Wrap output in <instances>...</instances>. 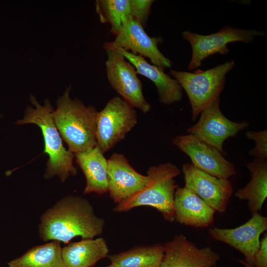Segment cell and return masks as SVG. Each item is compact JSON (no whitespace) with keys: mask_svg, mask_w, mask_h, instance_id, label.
Wrapping results in <instances>:
<instances>
[{"mask_svg":"<svg viewBox=\"0 0 267 267\" xmlns=\"http://www.w3.org/2000/svg\"><path fill=\"white\" fill-rule=\"evenodd\" d=\"M108 253L107 244L102 237L83 239L62 248L66 267H90L106 257Z\"/></svg>","mask_w":267,"mask_h":267,"instance_id":"obj_20","label":"cell"},{"mask_svg":"<svg viewBox=\"0 0 267 267\" xmlns=\"http://www.w3.org/2000/svg\"><path fill=\"white\" fill-rule=\"evenodd\" d=\"M192 47V56L188 64L189 70L201 66L203 61L213 54L225 55L229 52L228 44L234 42L251 43L256 36H265V33L256 30L237 29L224 26L218 32L203 35L189 31L181 34Z\"/></svg>","mask_w":267,"mask_h":267,"instance_id":"obj_7","label":"cell"},{"mask_svg":"<svg viewBox=\"0 0 267 267\" xmlns=\"http://www.w3.org/2000/svg\"><path fill=\"white\" fill-rule=\"evenodd\" d=\"M214 267H216V266H215Z\"/></svg>","mask_w":267,"mask_h":267,"instance_id":"obj_29","label":"cell"},{"mask_svg":"<svg viewBox=\"0 0 267 267\" xmlns=\"http://www.w3.org/2000/svg\"><path fill=\"white\" fill-rule=\"evenodd\" d=\"M253 264L257 267H267V235L260 241V246L255 253Z\"/></svg>","mask_w":267,"mask_h":267,"instance_id":"obj_25","label":"cell"},{"mask_svg":"<svg viewBox=\"0 0 267 267\" xmlns=\"http://www.w3.org/2000/svg\"><path fill=\"white\" fill-rule=\"evenodd\" d=\"M29 98L35 107L27 106L23 118L16 124H34L39 127L44 140V153L48 156L44 178L48 179L57 176L61 182H64L70 176L77 173L73 163L74 153L67 150L63 144L52 118L54 108L49 99H45L44 104L41 105L33 95L30 94Z\"/></svg>","mask_w":267,"mask_h":267,"instance_id":"obj_2","label":"cell"},{"mask_svg":"<svg viewBox=\"0 0 267 267\" xmlns=\"http://www.w3.org/2000/svg\"><path fill=\"white\" fill-rule=\"evenodd\" d=\"M175 221L197 228L207 227L214 221L215 211L185 187H178L175 194Z\"/></svg>","mask_w":267,"mask_h":267,"instance_id":"obj_18","label":"cell"},{"mask_svg":"<svg viewBox=\"0 0 267 267\" xmlns=\"http://www.w3.org/2000/svg\"><path fill=\"white\" fill-rule=\"evenodd\" d=\"M185 188L191 190L215 212H224L233 192L228 179L220 178L185 163L182 167Z\"/></svg>","mask_w":267,"mask_h":267,"instance_id":"obj_12","label":"cell"},{"mask_svg":"<svg viewBox=\"0 0 267 267\" xmlns=\"http://www.w3.org/2000/svg\"><path fill=\"white\" fill-rule=\"evenodd\" d=\"M180 173L177 166L170 162L150 167L144 187L117 204L113 211L122 213L139 206H151L160 212L167 221L174 222L175 194L178 187L175 178Z\"/></svg>","mask_w":267,"mask_h":267,"instance_id":"obj_4","label":"cell"},{"mask_svg":"<svg viewBox=\"0 0 267 267\" xmlns=\"http://www.w3.org/2000/svg\"><path fill=\"white\" fill-rule=\"evenodd\" d=\"M105 69L108 81L112 87L129 104L145 114L150 104L143 93L142 84L134 66L121 53L105 49Z\"/></svg>","mask_w":267,"mask_h":267,"instance_id":"obj_8","label":"cell"},{"mask_svg":"<svg viewBox=\"0 0 267 267\" xmlns=\"http://www.w3.org/2000/svg\"><path fill=\"white\" fill-rule=\"evenodd\" d=\"M153 0H96L95 11L102 23L110 25V32L116 36L123 25L130 19L139 22L145 28Z\"/></svg>","mask_w":267,"mask_h":267,"instance_id":"obj_15","label":"cell"},{"mask_svg":"<svg viewBox=\"0 0 267 267\" xmlns=\"http://www.w3.org/2000/svg\"><path fill=\"white\" fill-rule=\"evenodd\" d=\"M218 98L200 113L198 121L186 130L222 154L224 141L246 129V121L235 122L227 119L222 112Z\"/></svg>","mask_w":267,"mask_h":267,"instance_id":"obj_9","label":"cell"},{"mask_svg":"<svg viewBox=\"0 0 267 267\" xmlns=\"http://www.w3.org/2000/svg\"><path fill=\"white\" fill-rule=\"evenodd\" d=\"M137 123L134 107L120 96L111 98L96 114V140L102 152H107L123 139Z\"/></svg>","mask_w":267,"mask_h":267,"instance_id":"obj_6","label":"cell"},{"mask_svg":"<svg viewBox=\"0 0 267 267\" xmlns=\"http://www.w3.org/2000/svg\"><path fill=\"white\" fill-rule=\"evenodd\" d=\"M105 223L87 198L70 194L60 199L42 214L39 236L44 241L64 243L77 236L93 238L102 234Z\"/></svg>","mask_w":267,"mask_h":267,"instance_id":"obj_1","label":"cell"},{"mask_svg":"<svg viewBox=\"0 0 267 267\" xmlns=\"http://www.w3.org/2000/svg\"><path fill=\"white\" fill-rule=\"evenodd\" d=\"M71 86L65 89L56 101L52 112L55 125L62 137L74 153L91 149L96 145V117L94 107L86 106L78 98L70 96Z\"/></svg>","mask_w":267,"mask_h":267,"instance_id":"obj_3","label":"cell"},{"mask_svg":"<svg viewBox=\"0 0 267 267\" xmlns=\"http://www.w3.org/2000/svg\"><path fill=\"white\" fill-rule=\"evenodd\" d=\"M108 192L118 204L142 188L148 180L131 165L120 153L113 154L107 160Z\"/></svg>","mask_w":267,"mask_h":267,"instance_id":"obj_16","label":"cell"},{"mask_svg":"<svg viewBox=\"0 0 267 267\" xmlns=\"http://www.w3.org/2000/svg\"><path fill=\"white\" fill-rule=\"evenodd\" d=\"M1 117V115L0 114V118Z\"/></svg>","mask_w":267,"mask_h":267,"instance_id":"obj_28","label":"cell"},{"mask_svg":"<svg viewBox=\"0 0 267 267\" xmlns=\"http://www.w3.org/2000/svg\"><path fill=\"white\" fill-rule=\"evenodd\" d=\"M267 229V218L258 212L244 224L233 228L213 227L209 230L214 239L222 242L241 252L247 264L253 265L254 257L260 246V237Z\"/></svg>","mask_w":267,"mask_h":267,"instance_id":"obj_13","label":"cell"},{"mask_svg":"<svg viewBox=\"0 0 267 267\" xmlns=\"http://www.w3.org/2000/svg\"><path fill=\"white\" fill-rule=\"evenodd\" d=\"M164 250L161 244L140 246L110 255L109 259L114 267H159Z\"/></svg>","mask_w":267,"mask_h":267,"instance_id":"obj_23","label":"cell"},{"mask_svg":"<svg viewBox=\"0 0 267 267\" xmlns=\"http://www.w3.org/2000/svg\"><path fill=\"white\" fill-rule=\"evenodd\" d=\"M240 262L241 263H242L243 265H244L246 267H252L251 266L249 265L248 264H247L245 262H243L242 261H240Z\"/></svg>","mask_w":267,"mask_h":267,"instance_id":"obj_26","label":"cell"},{"mask_svg":"<svg viewBox=\"0 0 267 267\" xmlns=\"http://www.w3.org/2000/svg\"><path fill=\"white\" fill-rule=\"evenodd\" d=\"M114 267L113 266H112L111 265H110L108 266H106V267Z\"/></svg>","mask_w":267,"mask_h":267,"instance_id":"obj_27","label":"cell"},{"mask_svg":"<svg viewBox=\"0 0 267 267\" xmlns=\"http://www.w3.org/2000/svg\"><path fill=\"white\" fill-rule=\"evenodd\" d=\"M74 155L86 179L84 194L107 193V160L98 145Z\"/></svg>","mask_w":267,"mask_h":267,"instance_id":"obj_19","label":"cell"},{"mask_svg":"<svg viewBox=\"0 0 267 267\" xmlns=\"http://www.w3.org/2000/svg\"><path fill=\"white\" fill-rule=\"evenodd\" d=\"M121 54L135 68L137 74L152 81L156 87L159 101L165 105L179 102L182 98V89L178 82L165 73L164 69L149 63L141 56L135 55L117 47H107Z\"/></svg>","mask_w":267,"mask_h":267,"instance_id":"obj_17","label":"cell"},{"mask_svg":"<svg viewBox=\"0 0 267 267\" xmlns=\"http://www.w3.org/2000/svg\"><path fill=\"white\" fill-rule=\"evenodd\" d=\"M251 178L244 187L237 190L235 196L248 201V206L252 214L258 212L267 197V162L255 158L246 165Z\"/></svg>","mask_w":267,"mask_h":267,"instance_id":"obj_21","label":"cell"},{"mask_svg":"<svg viewBox=\"0 0 267 267\" xmlns=\"http://www.w3.org/2000/svg\"><path fill=\"white\" fill-rule=\"evenodd\" d=\"M161 37H151L138 21L130 19L122 26L112 42H105L104 48L117 47L134 54L148 58L154 64L163 69L171 67V61L160 51Z\"/></svg>","mask_w":267,"mask_h":267,"instance_id":"obj_11","label":"cell"},{"mask_svg":"<svg viewBox=\"0 0 267 267\" xmlns=\"http://www.w3.org/2000/svg\"><path fill=\"white\" fill-rule=\"evenodd\" d=\"M61 242L53 240L29 249L8 262V267H66L62 256Z\"/></svg>","mask_w":267,"mask_h":267,"instance_id":"obj_22","label":"cell"},{"mask_svg":"<svg viewBox=\"0 0 267 267\" xmlns=\"http://www.w3.org/2000/svg\"><path fill=\"white\" fill-rule=\"evenodd\" d=\"M246 136L249 139L254 141L255 147L252 149L249 154L256 158L266 160L267 158V130L260 131H247Z\"/></svg>","mask_w":267,"mask_h":267,"instance_id":"obj_24","label":"cell"},{"mask_svg":"<svg viewBox=\"0 0 267 267\" xmlns=\"http://www.w3.org/2000/svg\"><path fill=\"white\" fill-rule=\"evenodd\" d=\"M172 142L189 157L194 166L207 174L223 179L236 174L234 165L222 152L193 134L176 136Z\"/></svg>","mask_w":267,"mask_h":267,"instance_id":"obj_10","label":"cell"},{"mask_svg":"<svg viewBox=\"0 0 267 267\" xmlns=\"http://www.w3.org/2000/svg\"><path fill=\"white\" fill-rule=\"evenodd\" d=\"M235 65L227 61L205 71L191 73L171 70L170 74L187 94L195 121L202 111L219 97L224 89L227 73Z\"/></svg>","mask_w":267,"mask_h":267,"instance_id":"obj_5","label":"cell"},{"mask_svg":"<svg viewBox=\"0 0 267 267\" xmlns=\"http://www.w3.org/2000/svg\"><path fill=\"white\" fill-rule=\"evenodd\" d=\"M159 267H214L220 259L210 247H198L182 234H177L164 245Z\"/></svg>","mask_w":267,"mask_h":267,"instance_id":"obj_14","label":"cell"}]
</instances>
